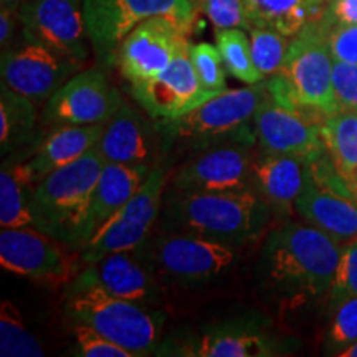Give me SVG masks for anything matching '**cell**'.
<instances>
[{
    "mask_svg": "<svg viewBox=\"0 0 357 357\" xmlns=\"http://www.w3.org/2000/svg\"><path fill=\"white\" fill-rule=\"evenodd\" d=\"M334 312L328 333V349L339 354L344 347L357 341V296H346L334 301Z\"/></svg>",
    "mask_w": 357,
    "mask_h": 357,
    "instance_id": "d6a6232c",
    "label": "cell"
},
{
    "mask_svg": "<svg viewBox=\"0 0 357 357\" xmlns=\"http://www.w3.org/2000/svg\"><path fill=\"white\" fill-rule=\"evenodd\" d=\"M159 136L158 129L132 106L124 102L105 124L96 149L106 164L155 167Z\"/></svg>",
    "mask_w": 357,
    "mask_h": 357,
    "instance_id": "ac0fdd59",
    "label": "cell"
},
{
    "mask_svg": "<svg viewBox=\"0 0 357 357\" xmlns=\"http://www.w3.org/2000/svg\"><path fill=\"white\" fill-rule=\"evenodd\" d=\"M105 124H70L55 129L37 147L33 158L22 164L25 174L37 185L48 174L83 158L98 144Z\"/></svg>",
    "mask_w": 357,
    "mask_h": 357,
    "instance_id": "603a6c76",
    "label": "cell"
},
{
    "mask_svg": "<svg viewBox=\"0 0 357 357\" xmlns=\"http://www.w3.org/2000/svg\"><path fill=\"white\" fill-rule=\"evenodd\" d=\"M65 312L73 324L89 326L136 357L153 354L158 346L162 318L141 303L113 296L100 284L75 278L66 294Z\"/></svg>",
    "mask_w": 357,
    "mask_h": 357,
    "instance_id": "5b68a950",
    "label": "cell"
},
{
    "mask_svg": "<svg viewBox=\"0 0 357 357\" xmlns=\"http://www.w3.org/2000/svg\"><path fill=\"white\" fill-rule=\"evenodd\" d=\"M141 260L155 276L177 284L202 283L225 273L236 261V248L197 235L164 231L147 243Z\"/></svg>",
    "mask_w": 357,
    "mask_h": 357,
    "instance_id": "ba28073f",
    "label": "cell"
},
{
    "mask_svg": "<svg viewBox=\"0 0 357 357\" xmlns=\"http://www.w3.org/2000/svg\"><path fill=\"white\" fill-rule=\"evenodd\" d=\"M17 13L26 42L78 61L88 58L83 0H26Z\"/></svg>",
    "mask_w": 357,
    "mask_h": 357,
    "instance_id": "4fadbf2b",
    "label": "cell"
},
{
    "mask_svg": "<svg viewBox=\"0 0 357 357\" xmlns=\"http://www.w3.org/2000/svg\"><path fill=\"white\" fill-rule=\"evenodd\" d=\"M217 47L220 50L227 73L247 84H255L265 79L258 71L252 56V43L243 29L215 30Z\"/></svg>",
    "mask_w": 357,
    "mask_h": 357,
    "instance_id": "f1b7e54d",
    "label": "cell"
},
{
    "mask_svg": "<svg viewBox=\"0 0 357 357\" xmlns=\"http://www.w3.org/2000/svg\"><path fill=\"white\" fill-rule=\"evenodd\" d=\"M35 184L24 166H3L0 172V225L2 229L33 227L32 195Z\"/></svg>",
    "mask_w": 357,
    "mask_h": 357,
    "instance_id": "4316f807",
    "label": "cell"
},
{
    "mask_svg": "<svg viewBox=\"0 0 357 357\" xmlns=\"http://www.w3.org/2000/svg\"><path fill=\"white\" fill-rule=\"evenodd\" d=\"M0 2H2V7H7L10 8V10L19 12V8L24 6L26 0H0Z\"/></svg>",
    "mask_w": 357,
    "mask_h": 357,
    "instance_id": "60d3db41",
    "label": "cell"
},
{
    "mask_svg": "<svg viewBox=\"0 0 357 357\" xmlns=\"http://www.w3.org/2000/svg\"><path fill=\"white\" fill-rule=\"evenodd\" d=\"M0 356L2 357H43L38 339L25 328L20 311L12 301L3 300L0 306Z\"/></svg>",
    "mask_w": 357,
    "mask_h": 357,
    "instance_id": "f546056e",
    "label": "cell"
},
{
    "mask_svg": "<svg viewBox=\"0 0 357 357\" xmlns=\"http://www.w3.org/2000/svg\"><path fill=\"white\" fill-rule=\"evenodd\" d=\"M306 223L318 227L344 247L357 240V200L321 187L306 174V185L294 202Z\"/></svg>",
    "mask_w": 357,
    "mask_h": 357,
    "instance_id": "d6986e66",
    "label": "cell"
},
{
    "mask_svg": "<svg viewBox=\"0 0 357 357\" xmlns=\"http://www.w3.org/2000/svg\"><path fill=\"white\" fill-rule=\"evenodd\" d=\"M105 164L95 146L83 158L43 177L32 195L35 229L82 252L89 202Z\"/></svg>",
    "mask_w": 357,
    "mask_h": 357,
    "instance_id": "277c9868",
    "label": "cell"
},
{
    "mask_svg": "<svg viewBox=\"0 0 357 357\" xmlns=\"http://www.w3.org/2000/svg\"><path fill=\"white\" fill-rule=\"evenodd\" d=\"M250 26H270L294 37L324 15L328 0H243Z\"/></svg>",
    "mask_w": 357,
    "mask_h": 357,
    "instance_id": "cb8c5ba5",
    "label": "cell"
},
{
    "mask_svg": "<svg viewBox=\"0 0 357 357\" xmlns=\"http://www.w3.org/2000/svg\"><path fill=\"white\" fill-rule=\"evenodd\" d=\"M75 354L82 357H136L131 351L124 349L109 341L95 329L84 324H75Z\"/></svg>",
    "mask_w": 357,
    "mask_h": 357,
    "instance_id": "e575fe53",
    "label": "cell"
},
{
    "mask_svg": "<svg viewBox=\"0 0 357 357\" xmlns=\"http://www.w3.org/2000/svg\"><path fill=\"white\" fill-rule=\"evenodd\" d=\"M321 137L334 167L354 192L357 185V113L337 111L329 116L321 124Z\"/></svg>",
    "mask_w": 357,
    "mask_h": 357,
    "instance_id": "484cf974",
    "label": "cell"
},
{
    "mask_svg": "<svg viewBox=\"0 0 357 357\" xmlns=\"http://www.w3.org/2000/svg\"><path fill=\"white\" fill-rule=\"evenodd\" d=\"M273 208L255 190L243 192H174L164 208V231L197 235L243 247L261 235Z\"/></svg>",
    "mask_w": 357,
    "mask_h": 357,
    "instance_id": "7a4b0ae2",
    "label": "cell"
},
{
    "mask_svg": "<svg viewBox=\"0 0 357 357\" xmlns=\"http://www.w3.org/2000/svg\"><path fill=\"white\" fill-rule=\"evenodd\" d=\"M346 296H357V240H352L342 247L331 291H329L333 303Z\"/></svg>",
    "mask_w": 357,
    "mask_h": 357,
    "instance_id": "d590c367",
    "label": "cell"
},
{
    "mask_svg": "<svg viewBox=\"0 0 357 357\" xmlns=\"http://www.w3.org/2000/svg\"><path fill=\"white\" fill-rule=\"evenodd\" d=\"M166 182V169L155 166L132 199L79 252L82 263L91 265L111 253L141 247L160 215Z\"/></svg>",
    "mask_w": 357,
    "mask_h": 357,
    "instance_id": "30bf717a",
    "label": "cell"
},
{
    "mask_svg": "<svg viewBox=\"0 0 357 357\" xmlns=\"http://www.w3.org/2000/svg\"><path fill=\"white\" fill-rule=\"evenodd\" d=\"M136 250L111 253L86 265V270L77 278L100 284L109 294L123 300L134 303L149 301L155 288L154 275L141 258H136Z\"/></svg>",
    "mask_w": 357,
    "mask_h": 357,
    "instance_id": "ffe728a7",
    "label": "cell"
},
{
    "mask_svg": "<svg viewBox=\"0 0 357 357\" xmlns=\"http://www.w3.org/2000/svg\"><path fill=\"white\" fill-rule=\"evenodd\" d=\"M37 109L29 98L3 86L0 93V146L2 154L19 149L32 139Z\"/></svg>",
    "mask_w": 357,
    "mask_h": 357,
    "instance_id": "83f0119b",
    "label": "cell"
},
{
    "mask_svg": "<svg viewBox=\"0 0 357 357\" xmlns=\"http://www.w3.org/2000/svg\"><path fill=\"white\" fill-rule=\"evenodd\" d=\"M124 105L100 68L78 71L47 101L43 121L58 126L105 124Z\"/></svg>",
    "mask_w": 357,
    "mask_h": 357,
    "instance_id": "9a60e30c",
    "label": "cell"
},
{
    "mask_svg": "<svg viewBox=\"0 0 357 357\" xmlns=\"http://www.w3.org/2000/svg\"><path fill=\"white\" fill-rule=\"evenodd\" d=\"M253 128L261 153L293 155L306 162L326 153L319 124L276 105L271 98L253 116Z\"/></svg>",
    "mask_w": 357,
    "mask_h": 357,
    "instance_id": "e0dca14e",
    "label": "cell"
},
{
    "mask_svg": "<svg viewBox=\"0 0 357 357\" xmlns=\"http://www.w3.org/2000/svg\"><path fill=\"white\" fill-rule=\"evenodd\" d=\"M342 245L310 223L284 222L268 235L263 271L271 287L294 300L331 291Z\"/></svg>",
    "mask_w": 357,
    "mask_h": 357,
    "instance_id": "6da1fadb",
    "label": "cell"
},
{
    "mask_svg": "<svg viewBox=\"0 0 357 357\" xmlns=\"http://www.w3.org/2000/svg\"><path fill=\"white\" fill-rule=\"evenodd\" d=\"M333 88L339 111L357 113V65L334 60Z\"/></svg>",
    "mask_w": 357,
    "mask_h": 357,
    "instance_id": "8d00e7d4",
    "label": "cell"
},
{
    "mask_svg": "<svg viewBox=\"0 0 357 357\" xmlns=\"http://www.w3.org/2000/svg\"><path fill=\"white\" fill-rule=\"evenodd\" d=\"M252 43V56L263 77L270 78L283 70L289 47V40L278 30L270 26H252L248 30Z\"/></svg>",
    "mask_w": 357,
    "mask_h": 357,
    "instance_id": "4dcf8cb0",
    "label": "cell"
},
{
    "mask_svg": "<svg viewBox=\"0 0 357 357\" xmlns=\"http://www.w3.org/2000/svg\"><path fill=\"white\" fill-rule=\"evenodd\" d=\"M129 91L134 101L151 118L162 123L176 121L181 116L215 96L205 91L199 82L190 60V42L178 50L171 66L164 73L149 82L131 84Z\"/></svg>",
    "mask_w": 357,
    "mask_h": 357,
    "instance_id": "2e32d148",
    "label": "cell"
},
{
    "mask_svg": "<svg viewBox=\"0 0 357 357\" xmlns=\"http://www.w3.org/2000/svg\"><path fill=\"white\" fill-rule=\"evenodd\" d=\"M83 61L52 52L43 45L25 42L2 53V84L33 102L48 101L71 77L82 71Z\"/></svg>",
    "mask_w": 357,
    "mask_h": 357,
    "instance_id": "8fae6325",
    "label": "cell"
},
{
    "mask_svg": "<svg viewBox=\"0 0 357 357\" xmlns=\"http://www.w3.org/2000/svg\"><path fill=\"white\" fill-rule=\"evenodd\" d=\"M17 20H19V13L10 8L2 7L0 8V45L6 48L10 45L13 33H15Z\"/></svg>",
    "mask_w": 357,
    "mask_h": 357,
    "instance_id": "ab89813d",
    "label": "cell"
},
{
    "mask_svg": "<svg viewBox=\"0 0 357 357\" xmlns=\"http://www.w3.org/2000/svg\"><path fill=\"white\" fill-rule=\"evenodd\" d=\"M194 2L208 17L215 30L243 29L248 32L252 29L243 0H194Z\"/></svg>",
    "mask_w": 357,
    "mask_h": 357,
    "instance_id": "836d02e7",
    "label": "cell"
},
{
    "mask_svg": "<svg viewBox=\"0 0 357 357\" xmlns=\"http://www.w3.org/2000/svg\"><path fill=\"white\" fill-rule=\"evenodd\" d=\"M189 33L169 17L142 22L119 45L114 65L129 84L149 82L171 66Z\"/></svg>",
    "mask_w": 357,
    "mask_h": 357,
    "instance_id": "7c38bea8",
    "label": "cell"
},
{
    "mask_svg": "<svg viewBox=\"0 0 357 357\" xmlns=\"http://www.w3.org/2000/svg\"><path fill=\"white\" fill-rule=\"evenodd\" d=\"M248 142H222L205 147L174 174V192L253 190L252 166L255 154Z\"/></svg>",
    "mask_w": 357,
    "mask_h": 357,
    "instance_id": "5bb4252c",
    "label": "cell"
},
{
    "mask_svg": "<svg viewBox=\"0 0 357 357\" xmlns=\"http://www.w3.org/2000/svg\"><path fill=\"white\" fill-rule=\"evenodd\" d=\"M190 60L205 91L218 95L227 89V68L220 50L212 43H190Z\"/></svg>",
    "mask_w": 357,
    "mask_h": 357,
    "instance_id": "1f68e13d",
    "label": "cell"
},
{
    "mask_svg": "<svg viewBox=\"0 0 357 357\" xmlns=\"http://www.w3.org/2000/svg\"><path fill=\"white\" fill-rule=\"evenodd\" d=\"M177 354L197 357H265L275 356L271 337L250 329H222L205 334L194 346H187Z\"/></svg>",
    "mask_w": 357,
    "mask_h": 357,
    "instance_id": "d4e9b609",
    "label": "cell"
},
{
    "mask_svg": "<svg viewBox=\"0 0 357 357\" xmlns=\"http://www.w3.org/2000/svg\"><path fill=\"white\" fill-rule=\"evenodd\" d=\"M321 22L328 26L357 25V0H328Z\"/></svg>",
    "mask_w": 357,
    "mask_h": 357,
    "instance_id": "f35d334b",
    "label": "cell"
},
{
    "mask_svg": "<svg viewBox=\"0 0 357 357\" xmlns=\"http://www.w3.org/2000/svg\"><path fill=\"white\" fill-rule=\"evenodd\" d=\"M197 10L194 0H83L89 43L102 65L114 63L119 45L142 22L169 17L192 32Z\"/></svg>",
    "mask_w": 357,
    "mask_h": 357,
    "instance_id": "52a82bcc",
    "label": "cell"
},
{
    "mask_svg": "<svg viewBox=\"0 0 357 357\" xmlns=\"http://www.w3.org/2000/svg\"><path fill=\"white\" fill-rule=\"evenodd\" d=\"M307 162L293 155H255L252 166V185L271 208L280 213H291L294 202L306 185Z\"/></svg>",
    "mask_w": 357,
    "mask_h": 357,
    "instance_id": "44dd1931",
    "label": "cell"
},
{
    "mask_svg": "<svg viewBox=\"0 0 357 357\" xmlns=\"http://www.w3.org/2000/svg\"><path fill=\"white\" fill-rule=\"evenodd\" d=\"M79 263V252L35 227L0 234V265L10 273L55 288L77 278Z\"/></svg>",
    "mask_w": 357,
    "mask_h": 357,
    "instance_id": "9c48e42d",
    "label": "cell"
},
{
    "mask_svg": "<svg viewBox=\"0 0 357 357\" xmlns=\"http://www.w3.org/2000/svg\"><path fill=\"white\" fill-rule=\"evenodd\" d=\"M334 58L323 22L307 24L289 40L283 70L265 79L276 105L323 124L339 111L333 88Z\"/></svg>",
    "mask_w": 357,
    "mask_h": 357,
    "instance_id": "3957f363",
    "label": "cell"
},
{
    "mask_svg": "<svg viewBox=\"0 0 357 357\" xmlns=\"http://www.w3.org/2000/svg\"><path fill=\"white\" fill-rule=\"evenodd\" d=\"M270 98L265 79L243 88L225 89L176 121L164 123V131L174 139L187 141L200 149L234 141L255 144L253 116Z\"/></svg>",
    "mask_w": 357,
    "mask_h": 357,
    "instance_id": "8992f818",
    "label": "cell"
},
{
    "mask_svg": "<svg viewBox=\"0 0 357 357\" xmlns=\"http://www.w3.org/2000/svg\"><path fill=\"white\" fill-rule=\"evenodd\" d=\"M354 194H356V199H357V185H356V189H354Z\"/></svg>",
    "mask_w": 357,
    "mask_h": 357,
    "instance_id": "7bdbcfd3",
    "label": "cell"
},
{
    "mask_svg": "<svg viewBox=\"0 0 357 357\" xmlns=\"http://www.w3.org/2000/svg\"><path fill=\"white\" fill-rule=\"evenodd\" d=\"M324 26L334 60L357 65V25Z\"/></svg>",
    "mask_w": 357,
    "mask_h": 357,
    "instance_id": "74e56055",
    "label": "cell"
},
{
    "mask_svg": "<svg viewBox=\"0 0 357 357\" xmlns=\"http://www.w3.org/2000/svg\"><path fill=\"white\" fill-rule=\"evenodd\" d=\"M153 169L126 164H105L89 202L84 247L132 199Z\"/></svg>",
    "mask_w": 357,
    "mask_h": 357,
    "instance_id": "7402d4cb",
    "label": "cell"
},
{
    "mask_svg": "<svg viewBox=\"0 0 357 357\" xmlns=\"http://www.w3.org/2000/svg\"><path fill=\"white\" fill-rule=\"evenodd\" d=\"M339 357H357V341L352 342L347 347H344L341 352L337 354Z\"/></svg>",
    "mask_w": 357,
    "mask_h": 357,
    "instance_id": "b9f144b4",
    "label": "cell"
}]
</instances>
